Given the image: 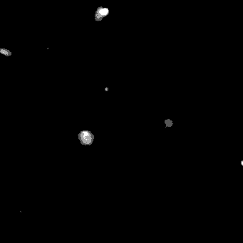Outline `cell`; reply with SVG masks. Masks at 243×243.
<instances>
[{"label": "cell", "mask_w": 243, "mask_h": 243, "mask_svg": "<svg viewBox=\"0 0 243 243\" xmlns=\"http://www.w3.org/2000/svg\"><path fill=\"white\" fill-rule=\"evenodd\" d=\"M78 136L81 142L84 145H91L94 138V136L89 131H83Z\"/></svg>", "instance_id": "6da1fadb"}, {"label": "cell", "mask_w": 243, "mask_h": 243, "mask_svg": "<svg viewBox=\"0 0 243 243\" xmlns=\"http://www.w3.org/2000/svg\"><path fill=\"white\" fill-rule=\"evenodd\" d=\"M109 13V10L107 8H103L99 7L97 10L96 14V21H101L103 19L104 17L107 16Z\"/></svg>", "instance_id": "7a4b0ae2"}, {"label": "cell", "mask_w": 243, "mask_h": 243, "mask_svg": "<svg viewBox=\"0 0 243 243\" xmlns=\"http://www.w3.org/2000/svg\"><path fill=\"white\" fill-rule=\"evenodd\" d=\"M165 124H166V126H171L173 125V122L170 121V120H167V121H165Z\"/></svg>", "instance_id": "3957f363"}]
</instances>
